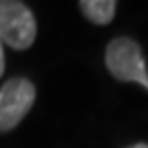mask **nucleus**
<instances>
[{
  "mask_svg": "<svg viewBox=\"0 0 148 148\" xmlns=\"http://www.w3.org/2000/svg\"><path fill=\"white\" fill-rule=\"evenodd\" d=\"M35 101V86L27 78H10L0 88V132H8L29 113Z\"/></svg>",
  "mask_w": 148,
  "mask_h": 148,
  "instance_id": "3",
  "label": "nucleus"
},
{
  "mask_svg": "<svg viewBox=\"0 0 148 148\" xmlns=\"http://www.w3.org/2000/svg\"><path fill=\"white\" fill-rule=\"evenodd\" d=\"M2 39H0V76L4 74V47H2Z\"/></svg>",
  "mask_w": 148,
  "mask_h": 148,
  "instance_id": "5",
  "label": "nucleus"
},
{
  "mask_svg": "<svg viewBox=\"0 0 148 148\" xmlns=\"http://www.w3.org/2000/svg\"><path fill=\"white\" fill-rule=\"evenodd\" d=\"M105 62L109 72L117 80L123 82H138L148 90V70L140 45L134 39L117 37L107 45Z\"/></svg>",
  "mask_w": 148,
  "mask_h": 148,
  "instance_id": "1",
  "label": "nucleus"
},
{
  "mask_svg": "<svg viewBox=\"0 0 148 148\" xmlns=\"http://www.w3.org/2000/svg\"><path fill=\"white\" fill-rule=\"evenodd\" d=\"M37 33L35 16L27 4L0 0V39L12 49H27Z\"/></svg>",
  "mask_w": 148,
  "mask_h": 148,
  "instance_id": "2",
  "label": "nucleus"
},
{
  "mask_svg": "<svg viewBox=\"0 0 148 148\" xmlns=\"http://www.w3.org/2000/svg\"><path fill=\"white\" fill-rule=\"evenodd\" d=\"M80 10L95 25H107L115 14V2L113 0H82Z\"/></svg>",
  "mask_w": 148,
  "mask_h": 148,
  "instance_id": "4",
  "label": "nucleus"
},
{
  "mask_svg": "<svg viewBox=\"0 0 148 148\" xmlns=\"http://www.w3.org/2000/svg\"><path fill=\"white\" fill-rule=\"evenodd\" d=\"M130 148H148V144H136V146H130Z\"/></svg>",
  "mask_w": 148,
  "mask_h": 148,
  "instance_id": "6",
  "label": "nucleus"
}]
</instances>
